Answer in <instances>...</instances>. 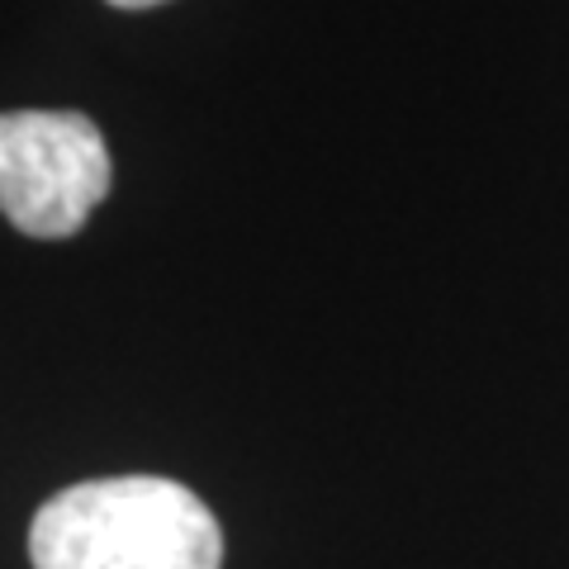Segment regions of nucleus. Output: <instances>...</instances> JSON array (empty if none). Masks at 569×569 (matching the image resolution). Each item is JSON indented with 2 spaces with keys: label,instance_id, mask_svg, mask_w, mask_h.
I'll use <instances>...</instances> for the list:
<instances>
[{
  "label": "nucleus",
  "instance_id": "3",
  "mask_svg": "<svg viewBox=\"0 0 569 569\" xmlns=\"http://www.w3.org/2000/svg\"><path fill=\"white\" fill-rule=\"evenodd\" d=\"M114 10H152V6H167V0H110Z\"/></svg>",
  "mask_w": 569,
  "mask_h": 569
},
{
  "label": "nucleus",
  "instance_id": "2",
  "mask_svg": "<svg viewBox=\"0 0 569 569\" xmlns=\"http://www.w3.org/2000/svg\"><path fill=\"white\" fill-rule=\"evenodd\" d=\"M110 148L96 119L77 110L0 114V213L24 238L62 242L81 233L110 194Z\"/></svg>",
  "mask_w": 569,
  "mask_h": 569
},
{
  "label": "nucleus",
  "instance_id": "1",
  "mask_svg": "<svg viewBox=\"0 0 569 569\" xmlns=\"http://www.w3.org/2000/svg\"><path fill=\"white\" fill-rule=\"evenodd\" d=\"M29 560L33 569H219L223 531L176 479H81L33 512Z\"/></svg>",
  "mask_w": 569,
  "mask_h": 569
}]
</instances>
